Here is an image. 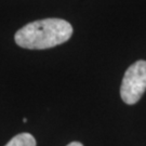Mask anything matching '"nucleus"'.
<instances>
[{
    "label": "nucleus",
    "mask_w": 146,
    "mask_h": 146,
    "mask_svg": "<svg viewBox=\"0 0 146 146\" xmlns=\"http://www.w3.org/2000/svg\"><path fill=\"white\" fill-rule=\"evenodd\" d=\"M73 26L62 19H44L26 24L15 33L17 46L29 50H44L66 42Z\"/></svg>",
    "instance_id": "1"
},
{
    "label": "nucleus",
    "mask_w": 146,
    "mask_h": 146,
    "mask_svg": "<svg viewBox=\"0 0 146 146\" xmlns=\"http://www.w3.org/2000/svg\"><path fill=\"white\" fill-rule=\"evenodd\" d=\"M146 91V61L133 63L125 70L121 87L120 96L125 104L137 103Z\"/></svg>",
    "instance_id": "2"
},
{
    "label": "nucleus",
    "mask_w": 146,
    "mask_h": 146,
    "mask_svg": "<svg viewBox=\"0 0 146 146\" xmlns=\"http://www.w3.org/2000/svg\"><path fill=\"white\" fill-rule=\"evenodd\" d=\"M5 146H36V140L31 133H20L12 137Z\"/></svg>",
    "instance_id": "3"
},
{
    "label": "nucleus",
    "mask_w": 146,
    "mask_h": 146,
    "mask_svg": "<svg viewBox=\"0 0 146 146\" xmlns=\"http://www.w3.org/2000/svg\"><path fill=\"white\" fill-rule=\"evenodd\" d=\"M67 146H84L80 142H72V143H69Z\"/></svg>",
    "instance_id": "4"
},
{
    "label": "nucleus",
    "mask_w": 146,
    "mask_h": 146,
    "mask_svg": "<svg viewBox=\"0 0 146 146\" xmlns=\"http://www.w3.org/2000/svg\"><path fill=\"white\" fill-rule=\"evenodd\" d=\"M23 122H27V119H26V118H23Z\"/></svg>",
    "instance_id": "5"
}]
</instances>
